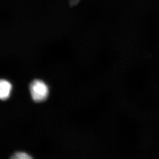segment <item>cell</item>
Listing matches in <instances>:
<instances>
[{
  "label": "cell",
  "instance_id": "cell-2",
  "mask_svg": "<svg viewBox=\"0 0 159 159\" xmlns=\"http://www.w3.org/2000/svg\"><path fill=\"white\" fill-rule=\"evenodd\" d=\"M11 85V84L5 80L0 81V98L2 100L8 99L10 95Z\"/></svg>",
  "mask_w": 159,
  "mask_h": 159
},
{
  "label": "cell",
  "instance_id": "cell-1",
  "mask_svg": "<svg viewBox=\"0 0 159 159\" xmlns=\"http://www.w3.org/2000/svg\"><path fill=\"white\" fill-rule=\"evenodd\" d=\"M31 97L35 102H42L48 97V89L43 81L39 80H33L30 84Z\"/></svg>",
  "mask_w": 159,
  "mask_h": 159
},
{
  "label": "cell",
  "instance_id": "cell-3",
  "mask_svg": "<svg viewBox=\"0 0 159 159\" xmlns=\"http://www.w3.org/2000/svg\"><path fill=\"white\" fill-rule=\"evenodd\" d=\"M11 159H30L32 158L28 154L23 152H17L15 153L11 157Z\"/></svg>",
  "mask_w": 159,
  "mask_h": 159
}]
</instances>
